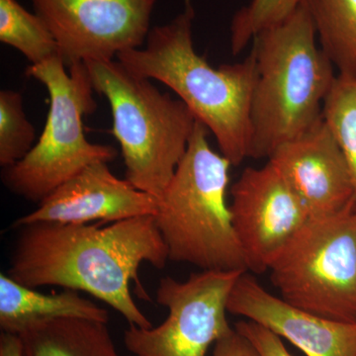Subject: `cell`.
I'll use <instances>...</instances> for the list:
<instances>
[{"label":"cell","mask_w":356,"mask_h":356,"mask_svg":"<svg viewBox=\"0 0 356 356\" xmlns=\"http://www.w3.org/2000/svg\"><path fill=\"white\" fill-rule=\"evenodd\" d=\"M7 275L31 288L58 286L88 293L121 314L129 325L153 327L131 295L149 300L140 280L145 262L168 261L154 216L113 222H35L21 227Z\"/></svg>","instance_id":"1"},{"label":"cell","mask_w":356,"mask_h":356,"mask_svg":"<svg viewBox=\"0 0 356 356\" xmlns=\"http://www.w3.org/2000/svg\"><path fill=\"white\" fill-rule=\"evenodd\" d=\"M192 0L163 25L151 28L144 46L123 51L117 60L127 69L172 89L214 136L220 153L238 166L250 154V104L257 81L254 55L215 69L193 43Z\"/></svg>","instance_id":"2"},{"label":"cell","mask_w":356,"mask_h":356,"mask_svg":"<svg viewBox=\"0 0 356 356\" xmlns=\"http://www.w3.org/2000/svg\"><path fill=\"white\" fill-rule=\"evenodd\" d=\"M257 81L250 104L248 158L269 159L323 121V106L337 76L300 4L282 22L252 40Z\"/></svg>","instance_id":"3"},{"label":"cell","mask_w":356,"mask_h":356,"mask_svg":"<svg viewBox=\"0 0 356 356\" xmlns=\"http://www.w3.org/2000/svg\"><path fill=\"white\" fill-rule=\"evenodd\" d=\"M209 133L196 121L186 153L159 198L154 222L168 261L202 270L248 271L227 202L232 163L211 147Z\"/></svg>","instance_id":"4"},{"label":"cell","mask_w":356,"mask_h":356,"mask_svg":"<svg viewBox=\"0 0 356 356\" xmlns=\"http://www.w3.org/2000/svg\"><path fill=\"white\" fill-rule=\"evenodd\" d=\"M84 64L95 92L109 102L126 179L161 197L186 153L197 119L179 98L161 92L117 58Z\"/></svg>","instance_id":"5"},{"label":"cell","mask_w":356,"mask_h":356,"mask_svg":"<svg viewBox=\"0 0 356 356\" xmlns=\"http://www.w3.org/2000/svg\"><path fill=\"white\" fill-rule=\"evenodd\" d=\"M27 76L43 84L50 107L43 132L25 158L2 170L13 193L40 203L58 187L95 163H111L113 147L86 137L83 119L96 109L95 92L84 63L67 67L60 57L30 65Z\"/></svg>","instance_id":"6"},{"label":"cell","mask_w":356,"mask_h":356,"mask_svg":"<svg viewBox=\"0 0 356 356\" xmlns=\"http://www.w3.org/2000/svg\"><path fill=\"white\" fill-rule=\"evenodd\" d=\"M269 270L287 303L356 324V201L332 216L309 219Z\"/></svg>","instance_id":"7"},{"label":"cell","mask_w":356,"mask_h":356,"mask_svg":"<svg viewBox=\"0 0 356 356\" xmlns=\"http://www.w3.org/2000/svg\"><path fill=\"white\" fill-rule=\"evenodd\" d=\"M243 270H202L188 280H159L156 302L168 317L158 327L129 325L124 343L133 356H206L233 331L227 318L232 290Z\"/></svg>","instance_id":"8"},{"label":"cell","mask_w":356,"mask_h":356,"mask_svg":"<svg viewBox=\"0 0 356 356\" xmlns=\"http://www.w3.org/2000/svg\"><path fill=\"white\" fill-rule=\"evenodd\" d=\"M65 67L144 46L156 0H31Z\"/></svg>","instance_id":"9"},{"label":"cell","mask_w":356,"mask_h":356,"mask_svg":"<svg viewBox=\"0 0 356 356\" xmlns=\"http://www.w3.org/2000/svg\"><path fill=\"white\" fill-rule=\"evenodd\" d=\"M232 221L248 270L262 273L309 221L303 204L270 161L248 168L231 188Z\"/></svg>","instance_id":"10"},{"label":"cell","mask_w":356,"mask_h":356,"mask_svg":"<svg viewBox=\"0 0 356 356\" xmlns=\"http://www.w3.org/2000/svg\"><path fill=\"white\" fill-rule=\"evenodd\" d=\"M159 198L140 191L111 172L108 163L88 165L13 222L18 229L35 222L90 224L154 216Z\"/></svg>","instance_id":"11"},{"label":"cell","mask_w":356,"mask_h":356,"mask_svg":"<svg viewBox=\"0 0 356 356\" xmlns=\"http://www.w3.org/2000/svg\"><path fill=\"white\" fill-rule=\"evenodd\" d=\"M268 161L310 219L332 216L356 201L348 163L324 119L305 135L278 147Z\"/></svg>","instance_id":"12"},{"label":"cell","mask_w":356,"mask_h":356,"mask_svg":"<svg viewBox=\"0 0 356 356\" xmlns=\"http://www.w3.org/2000/svg\"><path fill=\"white\" fill-rule=\"evenodd\" d=\"M228 312L264 325L306 356H356V324L297 308L266 291L247 273L232 290Z\"/></svg>","instance_id":"13"},{"label":"cell","mask_w":356,"mask_h":356,"mask_svg":"<svg viewBox=\"0 0 356 356\" xmlns=\"http://www.w3.org/2000/svg\"><path fill=\"white\" fill-rule=\"evenodd\" d=\"M58 318H83L108 323V311L84 298L76 290L42 293L36 288L0 274V327L2 332L18 334L26 327Z\"/></svg>","instance_id":"14"},{"label":"cell","mask_w":356,"mask_h":356,"mask_svg":"<svg viewBox=\"0 0 356 356\" xmlns=\"http://www.w3.org/2000/svg\"><path fill=\"white\" fill-rule=\"evenodd\" d=\"M107 324L58 318L30 325L17 336L23 356H120Z\"/></svg>","instance_id":"15"},{"label":"cell","mask_w":356,"mask_h":356,"mask_svg":"<svg viewBox=\"0 0 356 356\" xmlns=\"http://www.w3.org/2000/svg\"><path fill=\"white\" fill-rule=\"evenodd\" d=\"M301 4L339 76L356 81V0H301Z\"/></svg>","instance_id":"16"},{"label":"cell","mask_w":356,"mask_h":356,"mask_svg":"<svg viewBox=\"0 0 356 356\" xmlns=\"http://www.w3.org/2000/svg\"><path fill=\"white\" fill-rule=\"evenodd\" d=\"M0 41L22 54L30 65L60 57L50 28L36 13H29L17 0H0Z\"/></svg>","instance_id":"17"},{"label":"cell","mask_w":356,"mask_h":356,"mask_svg":"<svg viewBox=\"0 0 356 356\" xmlns=\"http://www.w3.org/2000/svg\"><path fill=\"white\" fill-rule=\"evenodd\" d=\"M323 119L341 147L356 192V81L337 76L323 106Z\"/></svg>","instance_id":"18"},{"label":"cell","mask_w":356,"mask_h":356,"mask_svg":"<svg viewBox=\"0 0 356 356\" xmlns=\"http://www.w3.org/2000/svg\"><path fill=\"white\" fill-rule=\"evenodd\" d=\"M35 140L36 130L26 116L22 95L0 91V165L7 168L25 158Z\"/></svg>","instance_id":"19"},{"label":"cell","mask_w":356,"mask_h":356,"mask_svg":"<svg viewBox=\"0 0 356 356\" xmlns=\"http://www.w3.org/2000/svg\"><path fill=\"white\" fill-rule=\"evenodd\" d=\"M300 4L301 0H250L232 19L233 55L240 54L257 34L289 17Z\"/></svg>","instance_id":"20"},{"label":"cell","mask_w":356,"mask_h":356,"mask_svg":"<svg viewBox=\"0 0 356 356\" xmlns=\"http://www.w3.org/2000/svg\"><path fill=\"white\" fill-rule=\"evenodd\" d=\"M235 329L254 344L261 356H293L280 336L254 321H238Z\"/></svg>","instance_id":"21"},{"label":"cell","mask_w":356,"mask_h":356,"mask_svg":"<svg viewBox=\"0 0 356 356\" xmlns=\"http://www.w3.org/2000/svg\"><path fill=\"white\" fill-rule=\"evenodd\" d=\"M212 356H261L247 337L236 332L235 327L226 337L214 344Z\"/></svg>","instance_id":"22"},{"label":"cell","mask_w":356,"mask_h":356,"mask_svg":"<svg viewBox=\"0 0 356 356\" xmlns=\"http://www.w3.org/2000/svg\"><path fill=\"white\" fill-rule=\"evenodd\" d=\"M0 356H23L22 346L17 334L1 332L0 334Z\"/></svg>","instance_id":"23"},{"label":"cell","mask_w":356,"mask_h":356,"mask_svg":"<svg viewBox=\"0 0 356 356\" xmlns=\"http://www.w3.org/2000/svg\"><path fill=\"white\" fill-rule=\"evenodd\" d=\"M133 356V355H132Z\"/></svg>","instance_id":"24"}]
</instances>
